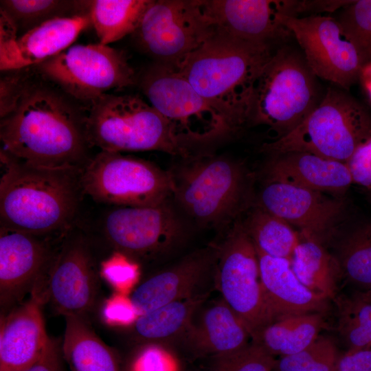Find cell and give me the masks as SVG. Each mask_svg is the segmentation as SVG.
<instances>
[{
  "instance_id": "1",
  "label": "cell",
  "mask_w": 371,
  "mask_h": 371,
  "mask_svg": "<svg viewBox=\"0 0 371 371\" xmlns=\"http://www.w3.org/2000/svg\"><path fill=\"white\" fill-rule=\"evenodd\" d=\"M87 113L85 104L32 66L15 106L1 118V150L36 166L82 168L90 159Z\"/></svg>"
},
{
  "instance_id": "2",
  "label": "cell",
  "mask_w": 371,
  "mask_h": 371,
  "mask_svg": "<svg viewBox=\"0 0 371 371\" xmlns=\"http://www.w3.org/2000/svg\"><path fill=\"white\" fill-rule=\"evenodd\" d=\"M1 227L60 237L73 228L84 194L82 168H49L1 150Z\"/></svg>"
},
{
  "instance_id": "3",
  "label": "cell",
  "mask_w": 371,
  "mask_h": 371,
  "mask_svg": "<svg viewBox=\"0 0 371 371\" xmlns=\"http://www.w3.org/2000/svg\"><path fill=\"white\" fill-rule=\"evenodd\" d=\"M274 51L216 30L178 71L234 132L249 123L257 80Z\"/></svg>"
},
{
  "instance_id": "4",
  "label": "cell",
  "mask_w": 371,
  "mask_h": 371,
  "mask_svg": "<svg viewBox=\"0 0 371 371\" xmlns=\"http://www.w3.org/2000/svg\"><path fill=\"white\" fill-rule=\"evenodd\" d=\"M90 146L102 151L157 150L189 156V143L139 95L104 94L86 104Z\"/></svg>"
},
{
  "instance_id": "5",
  "label": "cell",
  "mask_w": 371,
  "mask_h": 371,
  "mask_svg": "<svg viewBox=\"0 0 371 371\" xmlns=\"http://www.w3.org/2000/svg\"><path fill=\"white\" fill-rule=\"evenodd\" d=\"M303 54L290 47L274 51L256 83L249 123L267 126L278 139L296 128L323 98Z\"/></svg>"
},
{
  "instance_id": "6",
  "label": "cell",
  "mask_w": 371,
  "mask_h": 371,
  "mask_svg": "<svg viewBox=\"0 0 371 371\" xmlns=\"http://www.w3.org/2000/svg\"><path fill=\"white\" fill-rule=\"evenodd\" d=\"M371 137V117L346 92L330 87L308 117L286 135L266 142L262 151L278 155L304 152L345 163Z\"/></svg>"
},
{
  "instance_id": "7",
  "label": "cell",
  "mask_w": 371,
  "mask_h": 371,
  "mask_svg": "<svg viewBox=\"0 0 371 371\" xmlns=\"http://www.w3.org/2000/svg\"><path fill=\"white\" fill-rule=\"evenodd\" d=\"M169 171L172 194L198 223L218 226L241 210L247 195V175L239 164L209 154L189 155Z\"/></svg>"
},
{
  "instance_id": "8",
  "label": "cell",
  "mask_w": 371,
  "mask_h": 371,
  "mask_svg": "<svg viewBox=\"0 0 371 371\" xmlns=\"http://www.w3.org/2000/svg\"><path fill=\"white\" fill-rule=\"evenodd\" d=\"M215 32L200 0H151L131 36L155 63L179 71Z\"/></svg>"
},
{
  "instance_id": "9",
  "label": "cell",
  "mask_w": 371,
  "mask_h": 371,
  "mask_svg": "<svg viewBox=\"0 0 371 371\" xmlns=\"http://www.w3.org/2000/svg\"><path fill=\"white\" fill-rule=\"evenodd\" d=\"M84 194L116 206H151L172 194L169 172L121 153L100 150L82 168Z\"/></svg>"
},
{
  "instance_id": "10",
  "label": "cell",
  "mask_w": 371,
  "mask_h": 371,
  "mask_svg": "<svg viewBox=\"0 0 371 371\" xmlns=\"http://www.w3.org/2000/svg\"><path fill=\"white\" fill-rule=\"evenodd\" d=\"M34 67L45 79L85 104L111 90L137 85V80L125 54L100 43L71 45Z\"/></svg>"
},
{
  "instance_id": "11",
  "label": "cell",
  "mask_w": 371,
  "mask_h": 371,
  "mask_svg": "<svg viewBox=\"0 0 371 371\" xmlns=\"http://www.w3.org/2000/svg\"><path fill=\"white\" fill-rule=\"evenodd\" d=\"M137 85L148 102L188 142L234 132L221 113L175 69L154 63L137 76Z\"/></svg>"
},
{
  "instance_id": "12",
  "label": "cell",
  "mask_w": 371,
  "mask_h": 371,
  "mask_svg": "<svg viewBox=\"0 0 371 371\" xmlns=\"http://www.w3.org/2000/svg\"><path fill=\"white\" fill-rule=\"evenodd\" d=\"M216 256V281L223 300L253 339L273 319L261 283L256 249L243 223H234Z\"/></svg>"
},
{
  "instance_id": "13",
  "label": "cell",
  "mask_w": 371,
  "mask_h": 371,
  "mask_svg": "<svg viewBox=\"0 0 371 371\" xmlns=\"http://www.w3.org/2000/svg\"><path fill=\"white\" fill-rule=\"evenodd\" d=\"M72 229L60 240L50 265L47 302L58 314L89 322L98 304L102 276L91 240Z\"/></svg>"
},
{
  "instance_id": "14",
  "label": "cell",
  "mask_w": 371,
  "mask_h": 371,
  "mask_svg": "<svg viewBox=\"0 0 371 371\" xmlns=\"http://www.w3.org/2000/svg\"><path fill=\"white\" fill-rule=\"evenodd\" d=\"M102 234L113 252L134 260H150L170 250L183 227L167 201L151 206H117L105 215Z\"/></svg>"
},
{
  "instance_id": "15",
  "label": "cell",
  "mask_w": 371,
  "mask_h": 371,
  "mask_svg": "<svg viewBox=\"0 0 371 371\" xmlns=\"http://www.w3.org/2000/svg\"><path fill=\"white\" fill-rule=\"evenodd\" d=\"M279 19L297 40L304 59L318 78L348 89L359 78L363 67L359 54L330 16L303 17L281 13Z\"/></svg>"
},
{
  "instance_id": "16",
  "label": "cell",
  "mask_w": 371,
  "mask_h": 371,
  "mask_svg": "<svg viewBox=\"0 0 371 371\" xmlns=\"http://www.w3.org/2000/svg\"><path fill=\"white\" fill-rule=\"evenodd\" d=\"M62 236H41L0 227L1 315L23 302L27 294L46 288L47 273Z\"/></svg>"
},
{
  "instance_id": "17",
  "label": "cell",
  "mask_w": 371,
  "mask_h": 371,
  "mask_svg": "<svg viewBox=\"0 0 371 371\" xmlns=\"http://www.w3.org/2000/svg\"><path fill=\"white\" fill-rule=\"evenodd\" d=\"M258 207L324 245L337 233L345 208L341 201L325 193L273 181L262 189Z\"/></svg>"
},
{
  "instance_id": "18",
  "label": "cell",
  "mask_w": 371,
  "mask_h": 371,
  "mask_svg": "<svg viewBox=\"0 0 371 371\" xmlns=\"http://www.w3.org/2000/svg\"><path fill=\"white\" fill-rule=\"evenodd\" d=\"M289 1L200 0L215 30L233 37L272 45L291 32L280 21L286 14Z\"/></svg>"
},
{
  "instance_id": "19",
  "label": "cell",
  "mask_w": 371,
  "mask_h": 371,
  "mask_svg": "<svg viewBox=\"0 0 371 371\" xmlns=\"http://www.w3.org/2000/svg\"><path fill=\"white\" fill-rule=\"evenodd\" d=\"M45 289L34 290L25 302L1 316L0 371H23L41 355L49 337L43 306Z\"/></svg>"
},
{
  "instance_id": "20",
  "label": "cell",
  "mask_w": 371,
  "mask_h": 371,
  "mask_svg": "<svg viewBox=\"0 0 371 371\" xmlns=\"http://www.w3.org/2000/svg\"><path fill=\"white\" fill-rule=\"evenodd\" d=\"M91 25L89 13L55 19L0 43L1 71L34 66L68 47Z\"/></svg>"
},
{
  "instance_id": "21",
  "label": "cell",
  "mask_w": 371,
  "mask_h": 371,
  "mask_svg": "<svg viewBox=\"0 0 371 371\" xmlns=\"http://www.w3.org/2000/svg\"><path fill=\"white\" fill-rule=\"evenodd\" d=\"M215 256L209 249L194 252L143 281L129 297L137 315L202 294L196 293V290L214 262Z\"/></svg>"
},
{
  "instance_id": "22",
  "label": "cell",
  "mask_w": 371,
  "mask_h": 371,
  "mask_svg": "<svg viewBox=\"0 0 371 371\" xmlns=\"http://www.w3.org/2000/svg\"><path fill=\"white\" fill-rule=\"evenodd\" d=\"M267 181L283 183L322 193L340 194L352 183L345 163L304 152L275 155L267 165Z\"/></svg>"
},
{
  "instance_id": "23",
  "label": "cell",
  "mask_w": 371,
  "mask_h": 371,
  "mask_svg": "<svg viewBox=\"0 0 371 371\" xmlns=\"http://www.w3.org/2000/svg\"><path fill=\"white\" fill-rule=\"evenodd\" d=\"M256 251L261 283L273 321L291 315L325 313L329 300L305 286L289 260Z\"/></svg>"
},
{
  "instance_id": "24",
  "label": "cell",
  "mask_w": 371,
  "mask_h": 371,
  "mask_svg": "<svg viewBox=\"0 0 371 371\" xmlns=\"http://www.w3.org/2000/svg\"><path fill=\"white\" fill-rule=\"evenodd\" d=\"M64 317L61 350L69 371H124L117 353L95 333L88 321Z\"/></svg>"
},
{
  "instance_id": "25",
  "label": "cell",
  "mask_w": 371,
  "mask_h": 371,
  "mask_svg": "<svg viewBox=\"0 0 371 371\" xmlns=\"http://www.w3.org/2000/svg\"><path fill=\"white\" fill-rule=\"evenodd\" d=\"M191 334L194 351L213 357L243 349L251 339L245 325L223 300L205 311Z\"/></svg>"
},
{
  "instance_id": "26",
  "label": "cell",
  "mask_w": 371,
  "mask_h": 371,
  "mask_svg": "<svg viewBox=\"0 0 371 371\" xmlns=\"http://www.w3.org/2000/svg\"><path fill=\"white\" fill-rule=\"evenodd\" d=\"M300 235L291 261L294 273L311 291L334 300L342 282L336 258L323 244Z\"/></svg>"
},
{
  "instance_id": "27",
  "label": "cell",
  "mask_w": 371,
  "mask_h": 371,
  "mask_svg": "<svg viewBox=\"0 0 371 371\" xmlns=\"http://www.w3.org/2000/svg\"><path fill=\"white\" fill-rule=\"evenodd\" d=\"M326 326L323 313L284 316L265 326L252 342L273 356L291 355L314 342Z\"/></svg>"
},
{
  "instance_id": "28",
  "label": "cell",
  "mask_w": 371,
  "mask_h": 371,
  "mask_svg": "<svg viewBox=\"0 0 371 371\" xmlns=\"http://www.w3.org/2000/svg\"><path fill=\"white\" fill-rule=\"evenodd\" d=\"M206 297L202 293L139 315L132 324L133 335L144 344H159L179 337L190 330L192 317Z\"/></svg>"
},
{
  "instance_id": "29",
  "label": "cell",
  "mask_w": 371,
  "mask_h": 371,
  "mask_svg": "<svg viewBox=\"0 0 371 371\" xmlns=\"http://www.w3.org/2000/svg\"><path fill=\"white\" fill-rule=\"evenodd\" d=\"M329 245L342 282L356 289V293L371 295V223L359 225L341 237L334 236Z\"/></svg>"
},
{
  "instance_id": "30",
  "label": "cell",
  "mask_w": 371,
  "mask_h": 371,
  "mask_svg": "<svg viewBox=\"0 0 371 371\" xmlns=\"http://www.w3.org/2000/svg\"><path fill=\"white\" fill-rule=\"evenodd\" d=\"M90 0H1L0 12L16 30L18 38L49 21L89 13Z\"/></svg>"
},
{
  "instance_id": "31",
  "label": "cell",
  "mask_w": 371,
  "mask_h": 371,
  "mask_svg": "<svg viewBox=\"0 0 371 371\" xmlns=\"http://www.w3.org/2000/svg\"><path fill=\"white\" fill-rule=\"evenodd\" d=\"M151 0H91L89 15L100 43L109 45L136 30Z\"/></svg>"
},
{
  "instance_id": "32",
  "label": "cell",
  "mask_w": 371,
  "mask_h": 371,
  "mask_svg": "<svg viewBox=\"0 0 371 371\" xmlns=\"http://www.w3.org/2000/svg\"><path fill=\"white\" fill-rule=\"evenodd\" d=\"M243 225L258 251L291 261L300 235L285 221L258 207Z\"/></svg>"
},
{
  "instance_id": "33",
  "label": "cell",
  "mask_w": 371,
  "mask_h": 371,
  "mask_svg": "<svg viewBox=\"0 0 371 371\" xmlns=\"http://www.w3.org/2000/svg\"><path fill=\"white\" fill-rule=\"evenodd\" d=\"M337 330L347 351L371 348V295H337Z\"/></svg>"
},
{
  "instance_id": "34",
  "label": "cell",
  "mask_w": 371,
  "mask_h": 371,
  "mask_svg": "<svg viewBox=\"0 0 371 371\" xmlns=\"http://www.w3.org/2000/svg\"><path fill=\"white\" fill-rule=\"evenodd\" d=\"M335 18L363 65L371 62V0L350 1Z\"/></svg>"
},
{
  "instance_id": "35",
  "label": "cell",
  "mask_w": 371,
  "mask_h": 371,
  "mask_svg": "<svg viewBox=\"0 0 371 371\" xmlns=\"http://www.w3.org/2000/svg\"><path fill=\"white\" fill-rule=\"evenodd\" d=\"M339 358L334 340L319 335L302 351L282 357L276 368L278 371H337Z\"/></svg>"
},
{
  "instance_id": "36",
  "label": "cell",
  "mask_w": 371,
  "mask_h": 371,
  "mask_svg": "<svg viewBox=\"0 0 371 371\" xmlns=\"http://www.w3.org/2000/svg\"><path fill=\"white\" fill-rule=\"evenodd\" d=\"M214 358L212 371H272L277 364L273 355L254 342Z\"/></svg>"
},
{
  "instance_id": "37",
  "label": "cell",
  "mask_w": 371,
  "mask_h": 371,
  "mask_svg": "<svg viewBox=\"0 0 371 371\" xmlns=\"http://www.w3.org/2000/svg\"><path fill=\"white\" fill-rule=\"evenodd\" d=\"M124 371H178V365L170 352L159 344H144L128 360Z\"/></svg>"
},
{
  "instance_id": "38",
  "label": "cell",
  "mask_w": 371,
  "mask_h": 371,
  "mask_svg": "<svg viewBox=\"0 0 371 371\" xmlns=\"http://www.w3.org/2000/svg\"><path fill=\"white\" fill-rule=\"evenodd\" d=\"M100 269L101 276L120 291L132 286L139 275L136 262L117 252L102 261Z\"/></svg>"
},
{
  "instance_id": "39",
  "label": "cell",
  "mask_w": 371,
  "mask_h": 371,
  "mask_svg": "<svg viewBox=\"0 0 371 371\" xmlns=\"http://www.w3.org/2000/svg\"><path fill=\"white\" fill-rule=\"evenodd\" d=\"M32 67L3 71L0 80V117L7 115L15 106L26 81L31 73Z\"/></svg>"
},
{
  "instance_id": "40",
  "label": "cell",
  "mask_w": 371,
  "mask_h": 371,
  "mask_svg": "<svg viewBox=\"0 0 371 371\" xmlns=\"http://www.w3.org/2000/svg\"><path fill=\"white\" fill-rule=\"evenodd\" d=\"M346 164L352 182L371 188V137L357 148Z\"/></svg>"
},
{
  "instance_id": "41",
  "label": "cell",
  "mask_w": 371,
  "mask_h": 371,
  "mask_svg": "<svg viewBox=\"0 0 371 371\" xmlns=\"http://www.w3.org/2000/svg\"><path fill=\"white\" fill-rule=\"evenodd\" d=\"M102 315L107 323L114 325L133 324L138 317L129 297L120 294L106 302Z\"/></svg>"
},
{
  "instance_id": "42",
  "label": "cell",
  "mask_w": 371,
  "mask_h": 371,
  "mask_svg": "<svg viewBox=\"0 0 371 371\" xmlns=\"http://www.w3.org/2000/svg\"><path fill=\"white\" fill-rule=\"evenodd\" d=\"M61 345L49 337L39 357L23 371H65Z\"/></svg>"
},
{
  "instance_id": "43",
  "label": "cell",
  "mask_w": 371,
  "mask_h": 371,
  "mask_svg": "<svg viewBox=\"0 0 371 371\" xmlns=\"http://www.w3.org/2000/svg\"><path fill=\"white\" fill-rule=\"evenodd\" d=\"M337 371H371V348L347 351L339 357Z\"/></svg>"
},
{
  "instance_id": "44",
  "label": "cell",
  "mask_w": 371,
  "mask_h": 371,
  "mask_svg": "<svg viewBox=\"0 0 371 371\" xmlns=\"http://www.w3.org/2000/svg\"><path fill=\"white\" fill-rule=\"evenodd\" d=\"M359 78L371 99V62L362 67Z\"/></svg>"
}]
</instances>
